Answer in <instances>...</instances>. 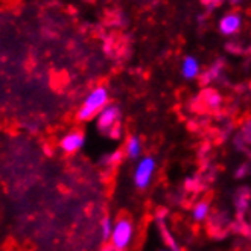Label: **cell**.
Segmentation results:
<instances>
[{
  "label": "cell",
  "mask_w": 251,
  "mask_h": 251,
  "mask_svg": "<svg viewBox=\"0 0 251 251\" xmlns=\"http://www.w3.org/2000/svg\"><path fill=\"white\" fill-rule=\"evenodd\" d=\"M113 227L114 224L111 223L110 218H105L104 221L100 223V234H102V239L108 241L111 238V233H113Z\"/></svg>",
  "instance_id": "30bf717a"
},
{
  "label": "cell",
  "mask_w": 251,
  "mask_h": 251,
  "mask_svg": "<svg viewBox=\"0 0 251 251\" xmlns=\"http://www.w3.org/2000/svg\"><path fill=\"white\" fill-rule=\"evenodd\" d=\"M125 154L129 160H140L143 154V143L139 136H129L125 143Z\"/></svg>",
  "instance_id": "52a82bcc"
},
{
  "label": "cell",
  "mask_w": 251,
  "mask_h": 251,
  "mask_svg": "<svg viewBox=\"0 0 251 251\" xmlns=\"http://www.w3.org/2000/svg\"><path fill=\"white\" fill-rule=\"evenodd\" d=\"M157 171V160L152 155H143L137 160V165L132 172V181L139 190H146L152 184L154 175Z\"/></svg>",
  "instance_id": "7a4b0ae2"
},
{
  "label": "cell",
  "mask_w": 251,
  "mask_h": 251,
  "mask_svg": "<svg viewBox=\"0 0 251 251\" xmlns=\"http://www.w3.org/2000/svg\"><path fill=\"white\" fill-rule=\"evenodd\" d=\"M200 75V63L195 56H186L181 63V76L184 79H194Z\"/></svg>",
  "instance_id": "ba28073f"
},
{
  "label": "cell",
  "mask_w": 251,
  "mask_h": 251,
  "mask_svg": "<svg viewBox=\"0 0 251 251\" xmlns=\"http://www.w3.org/2000/svg\"><path fill=\"white\" fill-rule=\"evenodd\" d=\"M241 25H242V19L239 14H227L219 22V31L223 32L224 35H233L236 34L241 29Z\"/></svg>",
  "instance_id": "8992f818"
},
{
  "label": "cell",
  "mask_w": 251,
  "mask_h": 251,
  "mask_svg": "<svg viewBox=\"0 0 251 251\" xmlns=\"http://www.w3.org/2000/svg\"><path fill=\"white\" fill-rule=\"evenodd\" d=\"M121 119V110L117 105L108 104L104 110L98 114V126L102 131L111 129Z\"/></svg>",
  "instance_id": "5b68a950"
},
{
  "label": "cell",
  "mask_w": 251,
  "mask_h": 251,
  "mask_svg": "<svg viewBox=\"0 0 251 251\" xmlns=\"http://www.w3.org/2000/svg\"><path fill=\"white\" fill-rule=\"evenodd\" d=\"M84 143H85L84 132L75 129V131L67 132L64 137H61L60 148H61V151L66 152V154H75V152H78L81 148L84 146Z\"/></svg>",
  "instance_id": "277c9868"
},
{
  "label": "cell",
  "mask_w": 251,
  "mask_h": 251,
  "mask_svg": "<svg viewBox=\"0 0 251 251\" xmlns=\"http://www.w3.org/2000/svg\"><path fill=\"white\" fill-rule=\"evenodd\" d=\"M108 90L105 87H96L88 93L82 102L81 108L76 113V119L81 122L92 121L93 117H98V114L108 105Z\"/></svg>",
  "instance_id": "6da1fadb"
},
{
  "label": "cell",
  "mask_w": 251,
  "mask_h": 251,
  "mask_svg": "<svg viewBox=\"0 0 251 251\" xmlns=\"http://www.w3.org/2000/svg\"><path fill=\"white\" fill-rule=\"evenodd\" d=\"M132 236H134V226H132V223L128 218H122L114 224L110 241L114 250L124 251L131 245Z\"/></svg>",
  "instance_id": "3957f363"
},
{
  "label": "cell",
  "mask_w": 251,
  "mask_h": 251,
  "mask_svg": "<svg viewBox=\"0 0 251 251\" xmlns=\"http://www.w3.org/2000/svg\"><path fill=\"white\" fill-rule=\"evenodd\" d=\"M209 212H210V204L207 201H200L198 204H195L194 210H192V218H194L195 223H202L209 216Z\"/></svg>",
  "instance_id": "9c48e42d"
}]
</instances>
